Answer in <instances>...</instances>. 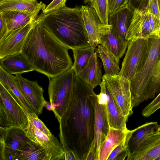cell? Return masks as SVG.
I'll return each mask as SVG.
<instances>
[{
  "instance_id": "6da1fadb",
  "label": "cell",
  "mask_w": 160,
  "mask_h": 160,
  "mask_svg": "<svg viewBox=\"0 0 160 160\" xmlns=\"http://www.w3.org/2000/svg\"><path fill=\"white\" fill-rule=\"evenodd\" d=\"M93 89L76 76L67 108L59 121L60 142L65 152L86 160L95 136Z\"/></svg>"
},
{
  "instance_id": "7a4b0ae2",
  "label": "cell",
  "mask_w": 160,
  "mask_h": 160,
  "mask_svg": "<svg viewBox=\"0 0 160 160\" xmlns=\"http://www.w3.org/2000/svg\"><path fill=\"white\" fill-rule=\"evenodd\" d=\"M69 49L37 19L27 36L21 53L34 70L49 78L72 68L73 63Z\"/></svg>"
},
{
  "instance_id": "3957f363",
  "label": "cell",
  "mask_w": 160,
  "mask_h": 160,
  "mask_svg": "<svg viewBox=\"0 0 160 160\" xmlns=\"http://www.w3.org/2000/svg\"><path fill=\"white\" fill-rule=\"evenodd\" d=\"M37 20L57 40L69 49L91 46L84 25L81 7L65 6L47 13Z\"/></svg>"
},
{
  "instance_id": "277c9868",
  "label": "cell",
  "mask_w": 160,
  "mask_h": 160,
  "mask_svg": "<svg viewBox=\"0 0 160 160\" xmlns=\"http://www.w3.org/2000/svg\"><path fill=\"white\" fill-rule=\"evenodd\" d=\"M148 38V55L142 67L130 81L131 102L133 107L144 101L146 92L151 77L160 61V36H152Z\"/></svg>"
},
{
  "instance_id": "5b68a950",
  "label": "cell",
  "mask_w": 160,
  "mask_h": 160,
  "mask_svg": "<svg viewBox=\"0 0 160 160\" xmlns=\"http://www.w3.org/2000/svg\"><path fill=\"white\" fill-rule=\"evenodd\" d=\"M76 75L72 68L53 77L48 78L50 102L58 121L68 106L74 90Z\"/></svg>"
},
{
  "instance_id": "8992f818",
  "label": "cell",
  "mask_w": 160,
  "mask_h": 160,
  "mask_svg": "<svg viewBox=\"0 0 160 160\" xmlns=\"http://www.w3.org/2000/svg\"><path fill=\"white\" fill-rule=\"evenodd\" d=\"M28 114L0 83V128L16 127L26 129L29 123Z\"/></svg>"
},
{
  "instance_id": "52a82bcc",
  "label": "cell",
  "mask_w": 160,
  "mask_h": 160,
  "mask_svg": "<svg viewBox=\"0 0 160 160\" xmlns=\"http://www.w3.org/2000/svg\"><path fill=\"white\" fill-rule=\"evenodd\" d=\"M148 49V38H135L129 40L118 75L130 81L142 67Z\"/></svg>"
},
{
  "instance_id": "ba28073f",
  "label": "cell",
  "mask_w": 160,
  "mask_h": 160,
  "mask_svg": "<svg viewBox=\"0 0 160 160\" xmlns=\"http://www.w3.org/2000/svg\"><path fill=\"white\" fill-rule=\"evenodd\" d=\"M104 80L120 111L127 121L133 113L131 102L130 81L119 75L111 76L105 74Z\"/></svg>"
},
{
  "instance_id": "9c48e42d",
  "label": "cell",
  "mask_w": 160,
  "mask_h": 160,
  "mask_svg": "<svg viewBox=\"0 0 160 160\" xmlns=\"http://www.w3.org/2000/svg\"><path fill=\"white\" fill-rule=\"evenodd\" d=\"M29 140L23 129L0 128V160H15L19 149Z\"/></svg>"
},
{
  "instance_id": "30bf717a",
  "label": "cell",
  "mask_w": 160,
  "mask_h": 160,
  "mask_svg": "<svg viewBox=\"0 0 160 160\" xmlns=\"http://www.w3.org/2000/svg\"><path fill=\"white\" fill-rule=\"evenodd\" d=\"M95 108V136L93 141L96 160H98L100 148L106 139L109 131V124L103 94L95 93L94 96Z\"/></svg>"
},
{
  "instance_id": "8fae6325",
  "label": "cell",
  "mask_w": 160,
  "mask_h": 160,
  "mask_svg": "<svg viewBox=\"0 0 160 160\" xmlns=\"http://www.w3.org/2000/svg\"><path fill=\"white\" fill-rule=\"evenodd\" d=\"M25 130L27 136L31 140L44 149L49 160H65L64 148L54 136L52 137H49L36 128L29 121Z\"/></svg>"
},
{
  "instance_id": "7c38bea8",
  "label": "cell",
  "mask_w": 160,
  "mask_h": 160,
  "mask_svg": "<svg viewBox=\"0 0 160 160\" xmlns=\"http://www.w3.org/2000/svg\"><path fill=\"white\" fill-rule=\"evenodd\" d=\"M36 19L22 27L8 31L0 39V59L11 54L21 52L27 36Z\"/></svg>"
},
{
  "instance_id": "4fadbf2b",
  "label": "cell",
  "mask_w": 160,
  "mask_h": 160,
  "mask_svg": "<svg viewBox=\"0 0 160 160\" xmlns=\"http://www.w3.org/2000/svg\"><path fill=\"white\" fill-rule=\"evenodd\" d=\"M17 84L26 98L29 102L38 115H41L45 101L43 90L37 81H30L23 77L21 74L14 76Z\"/></svg>"
},
{
  "instance_id": "5bb4252c",
  "label": "cell",
  "mask_w": 160,
  "mask_h": 160,
  "mask_svg": "<svg viewBox=\"0 0 160 160\" xmlns=\"http://www.w3.org/2000/svg\"><path fill=\"white\" fill-rule=\"evenodd\" d=\"M160 155V132L144 139L127 157V160H155Z\"/></svg>"
},
{
  "instance_id": "9a60e30c",
  "label": "cell",
  "mask_w": 160,
  "mask_h": 160,
  "mask_svg": "<svg viewBox=\"0 0 160 160\" xmlns=\"http://www.w3.org/2000/svg\"><path fill=\"white\" fill-rule=\"evenodd\" d=\"M133 13L134 10L128 4L109 16L108 24L111 25L118 38L126 45L128 44V41L126 37Z\"/></svg>"
},
{
  "instance_id": "2e32d148",
  "label": "cell",
  "mask_w": 160,
  "mask_h": 160,
  "mask_svg": "<svg viewBox=\"0 0 160 160\" xmlns=\"http://www.w3.org/2000/svg\"><path fill=\"white\" fill-rule=\"evenodd\" d=\"M99 85L100 92L104 96L109 124L110 127L122 130H128L126 127L127 122L120 111L104 80Z\"/></svg>"
},
{
  "instance_id": "e0dca14e",
  "label": "cell",
  "mask_w": 160,
  "mask_h": 160,
  "mask_svg": "<svg viewBox=\"0 0 160 160\" xmlns=\"http://www.w3.org/2000/svg\"><path fill=\"white\" fill-rule=\"evenodd\" d=\"M99 31L100 44L119 61L124 54L128 45L118 38L109 24H101Z\"/></svg>"
},
{
  "instance_id": "ac0fdd59",
  "label": "cell",
  "mask_w": 160,
  "mask_h": 160,
  "mask_svg": "<svg viewBox=\"0 0 160 160\" xmlns=\"http://www.w3.org/2000/svg\"><path fill=\"white\" fill-rule=\"evenodd\" d=\"M45 8L44 3L36 0H0V11L13 10L37 18Z\"/></svg>"
},
{
  "instance_id": "d6986e66",
  "label": "cell",
  "mask_w": 160,
  "mask_h": 160,
  "mask_svg": "<svg viewBox=\"0 0 160 160\" xmlns=\"http://www.w3.org/2000/svg\"><path fill=\"white\" fill-rule=\"evenodd\" d=\"M82 17L90 45L95 48L100 44L99 27L102 24L95 10L88 5L81 6Z\"/></svg>"
},
{
  "instance_id": "ffe728a7",
  "label": "cell",
  "mask_w": 160,
  "mask_h": 160,
  "mask_svg": "<svg viewBox=\"0 0 160 160\" xmlns=\"http://www.w3.org/2000/svg\"><path fill=\"white\" fill-rule=\"evenodd\" d=\"M96 51L85 67L77 76L93 89L102 82V64Z\"/></svg>"
},
{
  "instance_id": "44dd1931",
  "label": "cell",
  "mask_w": 160,
  "mask_h": 160,
  "mask_svg": "<svg viewBox=\"0 0 160 160\" xmlns=\"http://www.w3.org/2000/svg\"><path fill=\"white\" fill-rule=\"evenodd\" d=\"M0 83L16 99L28 113H36L30 103L18 87L15 81L14 76L7 72L1 66Z\"/></svg>"
},
{
  "instance_id": "7402d4cb",
  "label": "cell",
  "mask_w": 160,
  "mask_h": 160,
  "mask_svg": "<svg viewBox=\"0 0 160 160\" xmlns=\"http://www.w3.org/2000/svg\"><path fill=\"white\" fill-rule=\"evenodd\" d=\"M152 35L148 14H142L138 10L134 11L132 21L126 38L129 41L135 38H148Z\"/></svg>"
},
{
  "instance_id": "603a6c76",
  "label": "cell",
  "mask_w": 160,
  "mask_h": 160,
  "mask_svg": "<svg viewBox=\"0 0 160 160\" xmlns=\"http://www.w3.org/2000/svg\"><path fill=\"white\" fill-rule=\"evenodd\" d=\"M8 73L15 75L34 69L21 52L7 56L0 59V65Z\"/></svg>"
},
{
  "instance_id": "cb8c5ba5",
  "label": "cell",
  "mask_w": 160,
  "mask_h": 160,
  "mask_svg": "<svg viewBox=\"0 0 160 160\" xmlns=\"http://www.w3.org/2000/svg\"><path fill=\"white\" fill-rule=\"evenodd\" d=\"M128 131L110 127L108 135L100 149L98 160H107L112 150L123 140Z\"/></svg>"
},
{
  "instance_id": "d4e9b609",
  "label": "cell",
  "mask_w": 160,
  "mask_h": 160,
  "mask_svg": "<svg viewBox=\"0 0 160 160\" xmlns=\"http://www.w3.org/2000/svg\"><path fill=\"white\" fill-rule=\"evenodd\" d=\"M158 126L156 122H147L132 130L131 136L128 143V154L144 139L158 132Z\"/></svg>"
},
{
  "instance_id": "484cf974",
  "label": "cell",
  "mask_w": 160,
  "mask_h": 160,
  "mask_svg": "<svg viewBox=\"0 0 160 160\" xmlns=\"http://www.w3.org/2000/svg\"><path fill=\"white\" fill-rule=\"evenodd\" d=\"M0 14L6 22L8 31L22 27L38 18L13 10L0 11Z\"/></svg>"
},
{
  "instance_id": "4316f807",
  "label": "cell",
  "mask_w": 160,
  "mask_h": 160,
  "mask_svg": "<svg viewBox=\"0 0 160 160\" xmlns=\"http://www.w3.org/2000/svg\"><path fill=\"white\" fill-rule=\"evenodd\" d=\"M49 160V159L44 149L30 139L19 149L15 159V160Z\"/></svg>"
},
{
  "instance_id": "83f0119b",
  "label": "cell",
  "mask_w": 160,
  "mask_h": 160,
  "mask_svg": "<svg viewBox=\"0 0 160 160\" xmlns=\"http://www.w3.org/2000/svg\"><path fill=\"white\" fill-rule=\"evenodd\" d=\"M96 51L101 60L105 74L111 76L118 75L120 70L119 61L101 44L98 45Z\"/></svg>"
},
{
  "instance_id": "f1b7e54d",
  "label": "cell",
  "mask_w": 160,
  "mask_h": 160,
  "mask_svg": "<svg viewBox=\"0 0 160 160\" xmlns=\"http://www.w3.org/2000/svg\"><path fill=\"white\" fill-rule=\"evenodd\" d=\"M96 49L90 46L72 50L74 62L72 68L76 76L86 66Z\"/></svg>"
},
{
  "instance_id": "f546056e",
  "label": "cell",
  "mask_w": 160,
  "mask_h": 160,
  "mask_svg": "<svg viewBox=\"0 0 160 160\" xmlns=\"http://www.w3.org/2000/svg\"><path fill=\"white\" fill-rule=\"evenodd\" d=\"M83 2L85 4H87L95 10L102 24H109L108 0H84Z\"/></svg>"
},
{
  "instance_id": "4dcf8cb0",
  "label": "cell",
  "mask_w": 160,
  "mask_h": 160,
  "mask_svg": "<svg viewBox=\"0 0 160 160\" xmlns=\"http://www.w3.org/2000/svg\"><path fill=\"white\" fill-rule=\"evenodd\" d=\"M160 92V61L151 77L144 98V101L154 98Z\"/></svg>"
},
{
  "instance_id": "1f68e13d",
  "label": "cell",
  "mask_w": 160,
  "mask_h": 160,
  "mask_svg": "<svg viewBox=\"0 0 160 160\" xmlns=\"http://www.w3.org/2000/svg\"><path fill=\"white\" fill-rule=\"evenodd\" d=\"M131 133L132 130H129L123 140L112 150L107 160H124L127 157L129 153L128 143Z\"/></svg>"
},
{
  "instance_id": "d6a6232c",
  "label": "cell",
  "mask_w": 160,
  "mask_h": 160,
  "mask_svg": "<svg viewBox=\"0 0 160 160\" xmlns=\"http://www.w3.org/2000/svg\"><path fill=\"white\" fill-rule=\"evenodd\" d=\"M38 116L36 113H28V118L29 121L36 128L49 137H53L54 135L52 134L44 123L38 118Z\"/></svg>"
},
{
  "instance_id": "836d02e7",
  "label": "cell",
  "mask_w": 160,
  "mask_h": 160,
  "mask_svg": "<svg viewBox=\"0 0 160 160\" xmlns=\"http://www.w3.org/2000/svg\"><path fill=\"white\" fill-rule=\"evenodd\" d=\"M160 109V92L155 98L142 110V114L144 117H149Z\"/></svg>"
},
{
  "instance_id": "e575fe53",
  "label": "cell",
  "mask_w": 160,
  "mask_h": 160,
  "mask_svg": "<svg viewBox=\"0 0 160 160\" xmlns=\"http://www.w3.org/2000/svg\"><path fill=\"white\" fill-rule=\"evenodd\" d=\"M149 20L153 36H160V19L155 15L148 13Z\"/></svg>"
},
{
  "instance_id": "d590c367",
  "label": "cell",
  "mask_w": 160,
  "mask_h": 160,
  "mask_svg": "<svg viewBox=\"0 0 160 160\" xmlns=\"http://www.w3.org/2000/svg\"><path fill=\"white\" fill-rule=\"evenodd\" d=\"M129 0H108L109 15L128 4Z\"/></svg>"
},
{
  "instance_id": "8d00e7d4",
  "label": "cell",
  "mask_w": 160,
  "mask_h": 160,
  "mask_svg": "<svg viewBox=\"0 0 160 160\" xmlns=\"http://www.w3.org/2000/svg\"><path fill=\"white\" fill-rule=\"evenodd\" d=\"M67 0H53L42 11V12L47 13L65 6Z\"/></svg>"
},
{
  "instance_id": "74e56055",
  "label": "cell",
  "mask_w": 160,
  "mask_h": 160,
  "mask_svg": "<svg viewBox=\"0 0 160 160\" xmlns=\"http://www.w3.org/2000/svg\"><path fill=\"white\" fill-rule=\"evenodd\" d=\"M148 13L152 14L160 19L158 0H149Z\"/></svg>"
},
{
  "instance_id": "f35d334b",
  "label": "cell",
  "mask_w": 160,
  "mask_h": 160,
  "mask_svg": "<svg viewBox=\"0 0 160 160\" xmlns=\"http://www.w3.org/2000/svg\"><path fill=\"white\" fill-rule=\"evenodd\" d=\"M148 3L149 0H143L137 10L142 14H148Z\"/></svg>"
},
{
  "instance_id": "ab89813d",
  "label": "cell",
  "mask_w": 160,
  "mask_h": 160,
  "mask_svg": "<svg viewBox=\"0 0 160 160\" xmlns=\"http://www.w3.org/2000/svg\"><path fill=\"white\" fill-rule=\"evenodd\" d=\"M0 39L2 38L8 31L5 22L0 16Z\"/></svg>"
},
{
  "instance_id": "60d3db41",
  "label": "cell",
  "mask_w": 160,
  "mask_h": 160,
  "mask_svg": "<svg viewBox=\"0 0 160 160\" xmlns=\"http://www.w3.org/2000/svg\"><path fill=\"white\" fill-rule=\"evenodd\" d=\"M143 0H129L128 5L133 10L137 9Z\"/></svg>"
},
{
  "instance_id": "b9f144b4",
  "label": "cell",
  "mask_w": 160,
  "mask_h": 160,
  "mask_svg": "<svg viewBox=\"0 0 160 160\" xmlns=\"http://www.w3.org/2000/svg\"><path fill=\"white\" fill-rule=\"evenodd\" d=\"M86 160H96L93 141L91 144Z\"/></svg>"
},
{
  "instance_id": "7bdbcfd3",
  "label": "cell",
  "mask_w": 160,
  "mask_h": 160,
  "mask_svg": "<svg viewBox=\"0 0 160 160\" xmlns=\"http://www.w3.org/2000/svg\"><path fill=\"white\" fill-rule=\"evenodd\" d=\"M65 160H77L74 154L70 151L65 152Z\"/></svg>"
},
{
  "instance_id": "ee69618b",
  "label": "cell",
  "mask_w": 160,
  "mask_h": 160,
  "mask_svg": "<svg viewBox=\"0 0 160 160\" xmlns=\"http://www.w3.org/2000/svg\"><path fill=\"white\" fill-rule=\"evenodd\" d=\"M43 106L44 107L49 111H52L53 110V108L50 102H47L45 100L43 103Z\"/></svg>"
},
{
  "instance_id": "f6af8a7d",
  "label": "cell",
  "mask_w": 160,
  "mask_h": 160,
  "mask_svg": "<svg viewBox=\"0 0 160 160\" xmlns=\"http://www.w3.org/2000/svg\"><path fill=\"white\" fill-rule=\"evenodd\" d=\"M158 2L159 11L160 13V0H158Z\"/></svg>"
},
{
  "instance_id": "bcb514c9",
  "label": "cell",
  "mask_w": 160,
  "mask_h": 160,
  "mask_svg": "<svg viewBox=\"0 0 160 160\" xmlns=\"http://www.w3.org/2000/svg\"><path fill=\"white\" fill-rule=\"evenodd\" d=\"M158 132H160V125H159L158 128Z\"/></svg>"
},
{
  "instance_id": "7dc6e473",
  "label": "cell",
  "mask_w": 160,
  "mask_h": 160,
  "mask_svg": "<svg viewBox=\"0 0 160 160\" xmlns=\"http://www.w3.org/2000/svg\"><path fill=\"white\" fill-rule=\"evenodd\" d=\"M155 160H160V155L156 158Z\"/></svg>"
}]
</instances>
